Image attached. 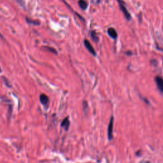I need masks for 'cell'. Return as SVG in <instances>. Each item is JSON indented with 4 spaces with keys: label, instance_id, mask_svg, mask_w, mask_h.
Masks as SVG:
<instances>
[{
    "label": "cell",
    "instance_id": "2",
    "mask_svg": "<svg viewBox=\"0 0 163 163\" xmlns=\"http://www.w3.org/2000/svg\"><path fill=\"white\" fill-rule=\"evenodd\" d=\"M113 127H114V117L111 116L108 126L107 135L109 140H111L113 137Z\"/></svg>",
    "mask_w": 163,
    "mask_h": 163
},
{
    "label": "cell",
    "instance_id": "8",
    "mask_svg": "<svg viewBox=\"0 0 163 163\" xmlns=\"http://www.w3.org/2000/svg\"><path fill=\"white\" fill-rule=\"evenodd\" d=\"M78 5L82 10H86L88 7V3L85 0H79Z\"/></svg>",
    "mask_w": 163,
    "mask_h": 163
},
{
    "label": "cell",
    "instance_id": "6",
    "mask_svg": "<svg viewBox=\"0 0 163 163\" xmlns=\"http://www.w3.org/2000/svg\"><path fill=\"white\" fill-rule=\"evenodd\" d=\"M40 101L42 105H47L48 103L49 99H48V96L45 95V94H42V95L40 96Z\"/></svg>",
    "mask_w": 163,
    "mask_h": 163
},
{
    "label": "cell",
    "instance_id": "12",
    "mask_svg": "<svg viewBox=\"0 0 163 163\" xmlns=\"http://www.w3.org/2000/svg\"><path fill=\"white\" fill-rule=\"evenodd\" d=\"M126 55H132L133 54H132V52L129 51V52H126Z\"/></svg>",
    "mask_w": 163,
    "mask_h": 163
},
{
    "label": "cell",
    "instance_id": "11",
    "mask_svg": "<svg viewBox=\"0 0 163 163\" xmlns=\"http://www.w3.org/2000/svg\"><path fill=\"white\" fill-rule=\"evenodd\" d=\"M45 48H47V50L48 51L51 52H52V53H53V54H54L55 55L58 54V52L56 51V50L55 48H52V47H45Z\"/></svg>",
    "mask_w": 163,
    "mask_h": 163
},
{
    "label": "cell",
    "instance_id": "1",
    "mask_svg": "<svg viewBox=\"0 0 163 163\" xmlns=\"http://www.w3.org/2000/svg\"><path fill=\"white\" fill-rule=\"evenodd\" d=\"M117 2L118 3L119 7H120L121 10L122 12V13L125 17L126 18V19L129 21L131 18V15L128 9L126 8V4H125V2L123 1V0H117Z\"/></svg>",
    "mask_w": 163,
    "mask_h": 163
},
{
    "label": "cell",
    "instance_id": "13",
    "mask_svg": "<svg viewBox=\"0 0 163 163\" xmlns=\"http://www.w3.org/2000/svg\"><path fill=\"white\" fill-rule=\"evenodd\" d=\"M2 72V70H1V68H0V72Z\"/></svg>",
    "mask_w": 163,
    "mask_h": 163
},
{
    "label": "cell",
    "instance_id": "10",
    "mask_svg": "<svg viewBox=\"0 0 163 163\" xmlns=\"http://www.w3.org/2000/svg\"><path fill=\"white\" fill-rule=\"evenodd\" d=\"M26 21L29 24H31L33 25H40V22L38 21H33V20H30L29 18H26Z\"/></svg>",
    "mask_w": 163,
    "mask_h": 163
},
{
    "label": "cell",
    "instance_id": "4",
    "mask_svg": "<svg viewBox=\"0 0 163 163\" xmlns=\"http://www.w3.org/2000/svg\"><path fill=\"white\" fill-rule=\"evenodd\" d=\"M155 82L159 91L163 93V78L160 76H157L155 77Z\"/></svg>",
    "mask_w": 163,
    "mask_h": 163
},
{
    "label": "cell",
    "instance_id": "3",
    "mask_svg": "<svg viewBox=\"0 0 163 163\" xmlns=\"http://www.w3.org/2000/svg\"><path fill=\"white\" fill-rule=\"evenodd\" d=\"M84 46L85 47V48L87 49V51H88L92 55H94V56L96 55V52L95 51V48H93L92 45L91 44V43L89 42V41H88L87 40H84Z\"/></svg>",
    "mask_w": 163,
    "mask_h": 163
},
{
    "label": "cell",
    "instance_id": "9",
    "mask_svg": "<svg viewBox=\"0 0 163 163\" xmlns=\"http://www.w3.org/2000/svg\"><path fill=\"white\" fill-rule=\"evenodd\" d=\"M91 38H92V39L93 40V41H95L96 42H98L99 38H98V37L97 36L96 33L95 32V31H91Z\"/></svg>",
    "mask_w": 163,
    "mask_h": 163
},
{
    "label": "cell",
    "instance_id": "5",
    "mask_svg": "<svg viewBox=\"0 0 163 163\" xmlns=\"http://www.w3.org/2000/svg\"><path fill=\"white\" fill-rule=\"evenodd\" d=\"M107 33L108 35L113 39H116L118 36L116 30L113 28H109L107 30Z\"/></svg>",
    "mask_w": 163,
    "mask_h": 163
},
{
    "label": "cell",
    "instance_id": "7",
    "mask_svg": "<svg viewBox=\"0 0 163 163\" xmlns=\"http://www.w3.org/2000/svg\"><path fill=\"white\" fill-rule=\"evenodd\" d=\"M61 126L66 131L68 130L69 126H70V121H69V118L68 117H66V118L64 119L63 121H62L61 123Z\"/></svg>",
    "mask_w": 163,
    "mask_h": 163
}]
</instances>
